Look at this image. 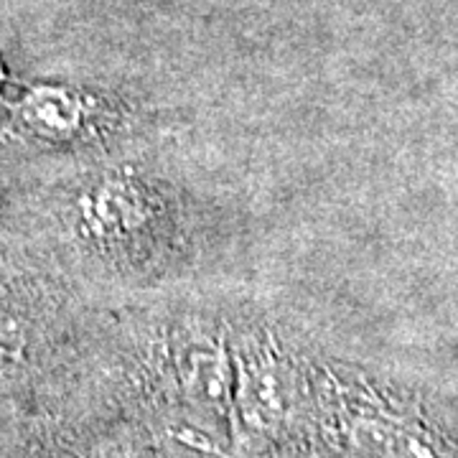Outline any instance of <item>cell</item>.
<instances>
[{
	"label": "cell",
	"mask_w": 458,
	"mask_h": 458,
	"mask_svg": "<svg viewBox=\"0 0 458 458\" xmlns=\"http://www.w3.org/2000/svg\"><path fill=\"white\" fill-rule=\"evenodd\" d=\"M165 199L128 176H107L80 197V227L105 247H135L168 234Z\"/></svg>",
	"instance_id": "6da1fadb"
},
{
	"label": "cell",
	"mask_w": 458,
	"mask_h": 458,
	"mask_svg": "<svg viewBox=\"0 0 458 458\" xmlns=\"http://www.w3.org/2000/svg\"><path fill=\"white\" fill-rule=\"evenodd\" d=\"M18 117L33 135L51 143H64L84 131L89 102L74 89L41 84L18 102Z\"/></svg>",
	"instance_id": "7a4b0ae2"
},
{
	"label": "cell",
	"mask_w": 458,
	"mask_h": 458,
	"mask_svg": "<svg viewBox=\"0 0 458 458\" xmlns=\"http://www.w3.org/2000/svg\"><path fill=\"white\" fill-rule=\"evenodd\" d=\"M33 364V336L16 313H0V390L18 387Z\"/></svg>",
	"instance_id": "3957f363"
},
{
	"label": "cell",
	"mask_w": 458,
	"mask_h": 458,
	"mask_svg": "<svg viewBox=\"0 0 458 458\" xmlns=\"http://www.w3.org/2000/svg\"><path fill=\"white\" fill-rule=\"evenodd\" d=\"M135 458H227L222 454H214L209 448H199V445H191V443L176 441V438H168L164 436L161 438H150V441L140 443Z\"/></svg>",
	"instance_id": "277c9868"
},
{
	"label": "cell",
	"mask_w": 458,
	"mask_h": 458,
	"mask_svg": "<svg viewBox=\"0 0 458 458\" xmlns=\"http://www.w3.org/2000/svg\"><path fill=\"white\" fill-rule=\"evenodd\" d=\"M135 454H138V451H135ZM56 458H84V456H74V454H64V456H56ZM135 458V456H132Z\"/></svg>",
	"instance_id": "5b68a950"
}]
</instances>
